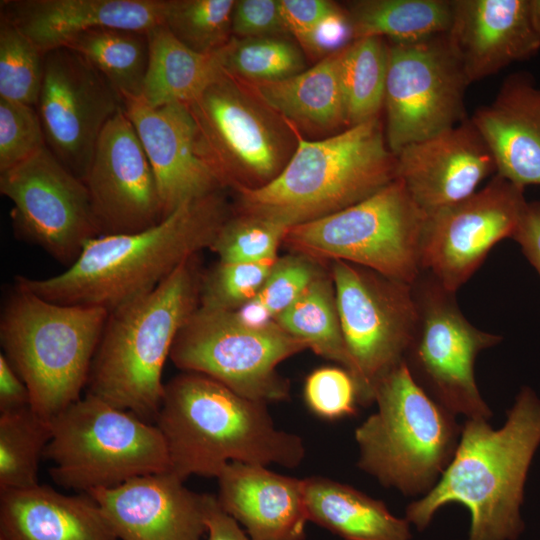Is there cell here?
I'll return each instance as SVG.
<instances>
[{
  "label": "cell",
  "mask_w": 540,
  "mask_h": 540,
  "mask_svg": "<svg viewBox=\"0 0 540 540\" xmlns=\"http://www.w3.org/2000/svg\"><path fill=\"white\" fill-rule=\"evenodd\" d=\"M425 220L396 178L352 206L289 228L283 242L313 260L344 261L413 284L422 272Z\"/></svg>",
  "instance_id": "9"
},
{
  "label": "cell",
  "mask_w": 540,
  "mask_h": 540,
  "mask_svg": "<svg viewBox=\"0 0 540 540\" xmlns=\"http://www.w3.org/2000/svg\"><path fill=\"white\" fill-rule=\"evenodd\" d=\"M46 146L36 107L0 98V172L26 161Z\"/></svg>",
  "instance_id": "40"
},
{
  "label": "cell",
  "mask_w": 540,
  "mask_h": 540,
  "mask_svg": "<svg viewBox=\"0 0 540 540\" xmlns=\"http://www.w3.org/2000/svg\"><path fill=\"white\" fill-rule=\"evenodd\" d=\"M308 521L343 540H411L410 522L393 515L384 502L335 480L303 479Z\"/></svg>",
  "instance_id": "28"
},
{
  "label": "cell",
  "mask_w": 540,
  "mask_h": 540,
  "mask_svg": "<svg viewBox=\"0 0 540 540\" xmlns=\"http://www.w3.org/2000/svg\"><path fill=\"white\" fill-rule=\"evenodd\" d=\"M526 204L523 187L495 174L471 196L427 214L422 272L456 293L499 241L513 237Z\"/></svg>",
  "instance_id": "16"
},
{
  "label": "cell",
  "mask_w": 540,
  "mask_h": 540,
  "mask_svg": "<svg viewBox=\"0 0 540 540\" xmlns=\"http://www.w3.org/2000/svg\"><path fill=\"white\" fill-rule=\"evenodd\" d=\"M303 255L278 258L259 293L253 298L274 320L286 310L320 273Z\"/></svg>",
  "instance_id": "42"
},
{
  "label": "cell",
  "mask_w": 540,
  "mask_h": 540,
  "mask_svg": "<svg viewBox=\"0 0 540 540\" xmlns=\"http://www.w3.org/2000/svg\"><path fill=\"white\" fill-rule=\"evenodd\" d=\"M279 3L289 33L308 52L317 27L340 8L326 0H279Z\"/></svg>",
  "instance_id": "44"
},
{
  "label": "cell",
  "mask_w": 540,
  "mask_h": 540,
  "mask_svg": "<svg viewBox=\"0 0 540 540\" xmlns=\"http://www.w3.org/2000/svg\"><path fill=\"white\" fill-rule=\"evenodd\" d=\"M63 48L81 56L123 99L141 97L149 60L147 33L99 27L75 36Z\"/></svg>",
  "instance_id": "32"
},
{
  "label": "cell",
  "mask_w": 540,
  "mask_h": 540,
  "mask_svg": "<svg viewBox=\"0 0 540 540\" xmlns=\"http://www.w3.org/2000/svg\"><path fill=\"white\" fill-rule=\"evenodd\" d=\"M154 423L167 445L170 473L182 481L217 478L231 462L294 468L305 457L302 438L277 429L266 403L199 373L165 383Z\"/></svg>",
  "instance_id": "3"
},
{
  "label": "cell",
  "mask_w": 540,
  "mask_h": 540,
  "mask_svg": "<svg viewBox=\"0 0 540 540\" xmlns=\"http://www.w3.org/2000/svg\"><path fill=\"white\" fill-rule=\"evenodd\" d=\"M119 540H203L209 494L188 489L170 472L89 492Z\"/></svg>",
  "instance_id": "20"
},
{
  "label": "cell",
  "mask_w": 540,
  "mask_h": 540,
  "mask_svg": "<svg viewBox=\"0 0 540 540\" xmlns=\"http://www.w3.org/2000/svg\"><path fill=\"white\" fill-rule=\"evenodd\" d=\"M1 6V16L45 54L94 28L147 33L164 24L166 0H17Z\"/></svg>",
  "instance_id": "24"
},
{
  "label": "cell",
  "mask_w": 540,
  "mask_h": 540,
  "mask_svg": "<svg viewBox=\"0 0 540 540\" xmlns=\"http://www.w3.org/2000/svg\"><path fill=\"white\" fill-rule=\"evenodd\" d=\"M305 349L275 321L253 326L236 311L198 306L180 329L170 359L184 372L203 374L267 404L289 398V383L277 366Z\"/></svg>",
  "instance_id": "10"
},
{
  "label": "cell",
  "mask_w": 540,
  "mask_h": 540,
  "mask_svg": "<svg viewBox=\"0 0 540 540\" xmlns=\"http://www.w3.org/2000/svg\"><path fill=\"white\" fill-rule=\"evenodd\" d=\"M52 437V421L31 406L0 413V491L38 485L40 460Z\"/></svg>",
  "instance_id": "34"
},
{
  "label": "cell",
  "mask_w": 540,
  "mask_h": 540,
  "mask_svg": "<svg viewBox=\"0 0 540 540\" xmlns=\"http://www.w3.org/2000/svg\"><path fill=\"white\" fill-rule=\"evenodd\" d=\"M231 30L232 36L239 39L290 34L279 0H235Z\"/></svg>",
  "instance_id": "43"
},
{
  "label": "cell",
  "mask_w": 540,
  "mask_h": 540,
  "mask_svg": "<svg viewBox=\"0 0 540 540\" xmlns=\"http://www.w3.org/2000/svg\"><path fill=\"white\" fill-rule=\"evenodd\" d=\"M44 458L57 485L80 493L170 472L167 445L155 423L90 393L52 420Z\"/></svg>",
  "instance_id": "8"
},
{
  "label": "cell",
  "mask_w": 540,
  "mask_h": 540,
  "mask_svg": "<svg viewBox=\"0 0 540 540\" xmlns=\"http://www.w3.org/2000/svg\"><path fill=\"white\" fill-rule=\"evenodd\" d=\"M108 315L102 307L48 301L15 281L0 342L37 414L52 421L82 397Z\"/></svg>",
  "instance_id": "6"
},
{
  "label": "cell",
  "mask_w": 540,
  "mask_h": 540,
  "mask_svg": "<svg viewBox=\"0 0 540 540\" xmlns=\"http://www.w3.org/2000/svg\"><path fill=\"white\" fill-rule=\"evenodd\" d=\"M304 399L308 408L321 418L353 416L359 404L357 383L343 367H321L307 376Z\"/></svg>",
  "instance_id": "41"
},
{
  "label": "cell",
  "mask_w": 540,
  "mask_h": 540,
  "mask_svg": "<svg viewBox=\"0 0 540 540\" xmlns=\"http://www.w3.org/2000/svg\"><path fill=\"white\" fill-rule=\"evenodd\" d=\"M377 411L355 430L358 467L404 495H426L450 464L461 435L455 415L434 401L401 363L374 389Z\"/></svg>",
  "instance_id": "7"
},
{
  "label": "cell",
  "mask_w": 540,
  "mask_h": 540,
  "mask_svg": "<svg viewBox=\"0 0 540 540\" xmlns=\"http://www.w3.org/2000/svg\"><path fill=\"white\" fill-rule=\"evenodd\" d=\"M31 406L29 390L3 353L0 354V413Z\"/></svg>",
  "instance_id": "45"
},
{
  "label": "cell",
  "mask_w": 540,
  "mask_h": 540,
  "mask_svg": "<svg viewBox=\"0 0 540 540\" xmlns=\"http://www.w3.org/2000/svg\"><path fill=\"white\" fill-rule=\"evenodd\" d=\"M195 256L152 291L109 312L96 350L87 393L155 422L165 384L162 372L173 343L199 306Z\"/></svg>",
  "instance_id": "5"
},
{
  "label": "cell",
  "mask_w": 540,
  "mask_h": 540,
  "mask_svg": "<svg viewBox=\"0 0 540 540\" xmlns=\"http://www.w3.org/2000/svg\"><path fill=\"white\" fill-rule=\"evenodd\" d=\"M82 180L100 236L140 232L164 219L153 169L124 109L103 129Z\"/></svg>",
  "instance_id": "18"
},
{
  "label": "cell",
  "mask_w": 540,
  "mask_h": 540,
  "mask_svg": "<svg viewBox=\"0 0 540 540\" xmlns=\"http://www.w3.org/2000/svg\"><path fill=\"white\" fill-rule=\"evenodd\" d=\"M447 35L470 85L540 50L529 0H453Z\"/></svg>",
  "instance_id": "22"
},
{
  "label": "cell",
  "mask_w": 540,
  "mask_h": 540,
  "mask_svg": "<svg viewBox=\"0 0 540 540\" xmlns=\"http://www.w3.org/2000/svg\"><path fill=\"white\" fill-rule=\"evenodd\" d=\"M287 124L297 145L280 173L264 185L235 188L243 214L291 228L352 206L396 179V156L379 116L315 141Z\"/></svg>",
  "instance_id": "4"
},
{
  "label": "cell",
  "mask_w": 540,
  "mask_h": 540,
  "mask_svg": "<svg viewBox=\"0 0 540 540\" xmlns=\"http://www.w3.org/2000/svg\"><path fill=\"white\" fill-rule=\"evenodd\" d=\"M467 419L456 452L437 484L409 504L405 518L425 530L436 512L458 503L470 513L468 540H516L524 483L540 444V399L523 388L500 429Z\"/></svg>",
  "instance_id": "2"
},
{
  "label": "cell",
  "mask_w": 540,
  "mask_h": 540,
  "mask_svg": "<svg viewBox=\"0 0 540 540\" xmlns=\"http://www.w3.org/2000/svg\"><path fill=\"white\" fill-rule=\"evenodd\" d=\"M123 101L153 169L164 218L221 187L197 152L195 122L187 105L154 107L141 97Z\"/></svg>",
  "instance_id": "21"
},
{
  "label": "cell",
  "mask_w": 540,
  "mask_h": 540,
  "mask_svg": "<svg viewBox=\"0 0 540 540\" xmlns=\"http://www.w3.org/2000/svg\"><path fill=\"white\" fill-rule=\"evenodd\" d=\"M418 317L403 362L415 382L439 405L467 419L492 413L474 376V363L501 336L479 330L460 311L455 293L426 272L412 284Z\"/></svg>",
  "instance_id": "12"
},
{
  "label": "cell",
  "mask_w": 540,
  "mask_h": 540,
  "mask_svg": "<svg viewBox=\"0 0 540 540\" xmlns=\"http://www.w3.org/2000/svg\"><path fill=\"white\" fill-rule=\"evenodd\" d=\"M36 109L48 149L83 179L103 129L124 109V101L81 56L59 48L44 54V77Z\"/></svg>",
  "instance_id": "17"
},
{
  "label": "cell",
  "mask_w": 540,
  "mask_h": 540,
  "mask_svg": "<svg viewBox=\"0 0 540 540\" xmlns=\"http://www.w3.org/2000/svg\"><path fill=\"white\" fill-rule=\"evenodd\" d=\"M0 192L13 203L20 238L68 267L89 240L100 236L86 185L47 146L0 172Z\"/></svg>",
  "instance_id": "15"
},
{
  "label": "cell",
  "mask_w": 540,
  "mask_h": 540,
  "mask_svg": "<svg viewBox=\"0 0 540 540\" xmlns=\"http://www.w3.org/2000/svg\"><path fill=\"white\" fill-rule=\"evenodd\" d=\"M235 0H166L164 25L201 54L220 51L231 40Z\"/></svg>",
  "instance_id": "36"
},
{
  "label": "cell",
  "mask_w": 540,
  "mask_h": 540,
  "mask_svg": "<svg viewBox=\"0 0 540 540\" xmlns=\"http://www.w3.org/2000/svg\"><path fill=\"white\" fill-rule=\"evenodd\" d=\"M274 321L317 355L348 370L355 379V367L341 329L332 277L320 272Z\"/></svg>",
  "instance_id": "31"
},
{
  "label": "cell",
  "mask_w": 540,
  "mask_h": 540,
  "mask_svg": "<svg viewBox=\"0 0 540 540\" xmlns=\"http://www.w3.org/2000/svg\"><path fill=\"white\" fill-rule=\"evenodd\" d=\"M470 119L494 155L496 174L523 188L540 185V87L530 74H510Z\"/></svg>",
  "instance_id": "25"
},
{
  "label": "cell",
  "mask_w": 540,
  "mask_h": 540,
  "mask_svg": "<svg viewBox=\"0 0 540 540\" xmlns=\"http://www.w3.org/2000/svg\"><path fill=\"white\" fill-rule=\"evenodd\" d=\"M529 7L532 23L540 40V0H529Z\"/></svg>",
  "instance_id": "48"
},
{
  "label": "cell",
  "mask_w": 540,
  "mask_h": 540,
  "mask_svg": "<svg viewBox=\"0 0 540 540\" xmlns=\"http://www.w3.org/2000/svg\"><path fill=\"white\" fill-rule=\"evenodd\" d=\"M388 43L379 37L353 40L341 49V78L348 127L379 116L384 105Z\"/></svg>",
  "instance_id": "33"
},
{
  "label": "cell",
  "mask_w": 540,
  "mask_h": 540,
  "mask_svg": "<svg viewBox=\"0 0 540 540\" xmlns=\"http://www.w3.org/2000/svg\"><path fill=\"white\" fill-rule=\"evenodd\" d=\"M205 540H251L241 525L219 505L215 495H208Z\"/></svg>",
  "instance_id": "47"
},
{
  "label": "cell",
  "mask_w": 540,
  "mask_h": 540,
  "mask_svg": "<svg viewBox=\"0 0 540 540\" xmlns=\"http://www.w3.org/2000/svg\"><path fill=\"white\" fill-rule=\"evenodd\" d=\"M217 481L220 507L251 540H305L303 479L277 474L263 465L231 462Z\"/></svg>",
  "instance_id": "23"
},
{
  "label": "cell",
  "mask_w": 540,
  "mask_h": 540,
  "mask_svg": "<svg viewBox=\"0 0 540 540\" xmlns=\"http://www.w3.org/2000/svg\"><path fill=\"white\" fill-rule=\"evenodd\" d=\"M219 54L223 69L248 83L279 81L305 70L300 48L285 36L232 37Z\"/></svg>",
  "instance_id": "35"
},
{
  "label": "cell",
  "mask_w": 540,
  "mask_h": 540,
  "mask_svg": "<svg viewBox=\"0 0 540 540\" xmlns=\"http://www.w3.org/2000/svg\"><path fill=\"white\" fill-rule=\"evenodd\" d=\"M331 277L358 402L368 406L377 382L403 363L418 317L413 287L344 261H333Z\"/></svg>",
  "instance_id": "13"
},
{
  "label": "cell",
  "mask_w": 540,
  "mask_h": 540,
  "mask_svg": "<svg viewBox=\"0 0 540 540\" xmlns=\"http://www.w3.org/2000/svg\"><path fill=\"white\" fill-rule=\"evenodd\" d=\"M187 106L197 152L221 186L264 185L289 160L277 114L225 70Z\"/></svg>",
  "instance_id": "11"
},
{
  "label": "cell",
  "mask_w": 540,
  "mask_h": 540,
  "mask_svg": "<svg viewBox=\"0 0 540 540\" xmlns=\"http://www.w3.org/2000/svg\"><path fill=\"white\" fill-rule=\"evenodd\" d=\"M288 230L273 220L242 213L225 221L210 249L221 262L272 261Z\"/></svg>",
  "instance_id": "38"
},
{
  "label": "cell",
  "mask_w": 540,
  "mask_h": 540,
  "mask_svg": "<svg viewBox=\"0 0 540 540\" xmlns=\"http://www.w3.org/2000/svg\"><path fill=\"white\" fill-rule=\"evenodd\" d=\"M512 238L540 275V201L527 202Z\"/></svg>",
  "instance_id": "46"
},
{
  "label": "cell",
  "mask_w": 540,
  "mask_h": 540,
  "mask_svg": "<svg viewBox=\"0 0 540 540\" xmlns=\"http://www.w3.org/2000/svg\"><path fill=\"white\" fill-rule=\"evenodd\" d=\"M395 156L396 178L426 215L471 196L497 171L489 145L470 118Z\"/></svg>",
  "instance_id": "19"
},
{
  "label": "cell",
  "mask_w": 540,
  "mask_h": 540,
  "mask_svg": "<svg viewBox=\"0 0 540 540\" xmlns=\"http://www.w3.org/2000/svg\"><path fill=\"white\" fill-rule=\"evenodd\" d=\"M385 136L395 155L405 146L465 119L470 85L447 33L412 42H388Z\"/></svg>",
  "instance_id": "14"
},
{
  "label": "cell",
  "mask_w": 540,
  "mask_h": 540,
  "mask_svg": "<svg viewBox=\"0 0 540 540\" xmlns=\"http://www.w3.org/2000/svg\"><path fill=\"white\" fill-rule=\"evenodd\" d=\"M229 218L217 191L189 201L146 230L89 240L76 261L44 279L15 281L48 301L109 312L156 288L181 264L211 248Z\"/></svg>",
  "instance_id": "1"
},
{
  "label": "cell",
  "mask_w": 540,
  "mask_h": 540,
  "mask_svg": "<svg viewBox=\"0 0 540 540\" xmlns=\"http://www.w3.org/2000/svg\"><path fill=\"white\" fill-rule=\"evenodd\" d=\"M0 540H119L88 493L48 485L0 491Z\"/></svg>",
  "instance_id": "26"
},
{
  "label": "cell",
  "mask_w": 540,
  "mask_h": 540,
  "mask_svg": "<svg viewBox=\"0 0 540 540\" xmlns=\"http://www.w3.org/2000/svg\"><path fill=\"white\" fill-rule=\"evenodd\" d=\"M245 83L269 109L295 127L319 131L348 127L341 50L287 79Z\"/></svg>",
  "instance_id": "27"
},
{
  "label": "cell",
  "mask_w": 540,
  "mask_h": 540,
  "mask_svg": "<svg viewBox=\"0 0 540 540\" xmlns=\"http://www.w3.org/2000/svg\"><path fill=\"white\" fill-rule=\"evenodd\" d=\"M345 10L353 40L412 42L449 32L453 0H357Z\"/></svg>",
  "instance_id": "30"
},
{
  "label": "cell",
  "mask_w": 540,
  "mask_h": 540,
  "mask_svg": "<svg viewBox=\"0 0 540 540\" xmlns=\"http://www.w3.org/2000/svg\"><path fill=\"white\" fill-rule=\"evenodd\" d=\"M276 260L252 263L219 261L201 278L199 306L213 310H238L259 293Z\"/></svg>",
  "instance_id": "39"
},
{
  "label": "cell",
  "mask_w": 540,
  "mask_h": 540,
  "mask_svg": "<svg viewBox=\"0 0 540 540\" xmlns=\"http://www.w3.org/2000/svg\"><path fill=\"white\" fill-rule=\"evenodd\" d=\"M147 37L149 60L141 98L151 106L188 105L224 70L219 51L197 53L164 24L147 32Z\"/></svg>",
  "instance_id": "29"
},
{
  "label": "cell",
  "mask_w": 540,
  "mask_h": 540,
  "mask_svg": "<svg viewBox=\"0 0 540 540\" xmlns=\"http://www.w3.org/2000/svg\"><path fill=\"white\" fill-rule=\"evenodd\" d=\"M44 53L10 20L0 21V98L37 107Z\"/></svg>",
  "instance_id": "37"
}]
</instances>
